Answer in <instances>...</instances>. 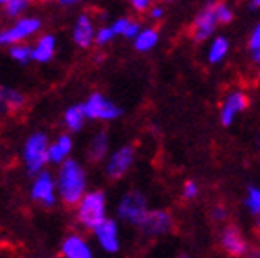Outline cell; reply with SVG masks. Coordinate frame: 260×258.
I'll return each mask as SVG.
<instances>
[{
	"mask_svg": "<svg viewBox=\"0 0 260 258\" xmlns=\"http://www.w3.org/2000/svg\"><path fill=\"white\" fill-rule=\"evenodd\" d=\"M58 201L67 208H76L89 191V174L78 159L71 157L56 170Z\"/></svg>",
	"mask_w": 260,
	"mask_h": 258,
	"instance_id": "6da1fadb",
	"label": "cell"
},
{
	"mask_svg": "<svg viewBox=\"0 0 260 258\" xmlns=\"http://www.w3.org/2000/svg\"><path fill=\"white\" fill-rule=\"evenodd\" d=\"M109 202L103 190H89L74 208V220L81 230L94 231L109 218Z\"/></svg>",
	"mask_w": 260,
	"mask_h": 258,
	"instance_id": "7a4b0ae2",
	"label": "cell"
},
{
	"mask_svg": "<svg viewBox=\"0 0 260 258\" xmlns=\"http://www.w3.org/2000/svg\"><path fill=\"white\" fill-rule=\"evenodd\" d=\"M49 145H51V139L45 132L37 130V132L29 134L25 137L24 145H22V165L25 168V174L29 177H35L40 172L47 170L49 165Z\"/></svg>",
	"mask_w": 260,
	"mask_h": 258,
	"instance_id": "3957f363",
	"label": "cell"
},
{
	"mask_svg": "<svg viewBox=\"0 0 260 258\" xmlns=\"http://www.w3.org/2000/svg\"><path fill=\"white\" fill-rule=\"evenodd\" d=\"M44 27L40 16L25 15L18 20L11 22L8 27L0 29V47H13L16 44H25V40L38 37Z\"/></svg>",
	"mask_w": 260,
	"mask_h": 258,
	"instance_id": "277c9868",
	"label": "cell"
},
{
	"mask_svg": "<svg viewBox=\"0 0 260 258\" xmlns=\"http://www.w3.org/2000/svg\"><path fill=\"white\" fill-rule=\"evenodd\" d=\"M29 199L37 206L44 210H53L58 204V191H56V177L53 172L44 170L38 175L31 179L29 184Z\"/></svg>",
	"mask_w": 260,
	"mask_h": 258,
	"instance_id": "5b68a950",
	"label": "cell"
},
{
	"mask_svg": "<svg viewBox=\"0 0 260 258\" xmlns=\"http://www.w3.org/2000/svg\"><path fill=\"white\" fill-rule=\"evenodd\" d=\"M148 206H146V197L139 190H128L121 195L116 206V215L118 220L130 224V226L138 228L141 220L145 218Z\"/></svg>",
	"mask_w": 260,
	"mask_h": 258,
	"instance_id": "8992f818",
	"label": "cell"
},
{
	"mask_svg": "<svg viewBox=\"0 0 260 258\" xmlns=\"http://www.w3.org/2000/svg\"><path fill=\"white\" fill-rule=\"evenodd\" d=\"M83 110H85L87 121H116L123 116V109L110 101L105 94L92 92L83 101Z\"/></svg>",
	"mask_w": 260,
	"mask_h": 258,
	"instance_id": "52a82bcc",
	"label": "cell"
},
{
	"mask_svg": "<svg viewBox=\"0 0 260 258\" xmlns=\"http://www.w3.org/2000/svg\"><path fill=\"white\" fill-rule=\"evenodd\" d=\"M136 161V146L123 145L116 148L105 161V175L109 181H119L130 172Z\"/></svg>",
	"mask_w": 260,
	"mask_h": 258,
	"instance_id": "ba28073f",
	"label": "cell"
},
{
	"mask_svg": "<svg viewBox=\"0 0 260 258\" xmlns=\"http://www.w3.org/2000/svg\"><path fill=\"white\" fill-rule=\"evenodd\" d=\"M138 230L146 238L162 237L174 230V217L167 210H148Z\"/></svg>",
	"mask_w": 260,
	"mask_h": 258,
	"instance_id": "9c48e42d",
	"label": "cell"
},
{
	"mask_svg": "<svg viewBox=\"0 0 260 258\" xmlns=\"http://www.w3.org/2000/svg\"><path fill=\"white\" fill-rule=\"evenodd\" d=\"M96 31L98 27L92 15L83 11L74 18L73 29H71V38H73L76 47L90 49L94 45V42H96Z\"/></svg>",
	"mask_w": 260,
	"mask_h": 258,
	"instance_id": "30bf717a",
	"label": "cell"
},
{
	"mask_svg": "<svg viewBox=\"0 0 260 258\" xmlns=\"http://www.w3.org/2000/svg\"><path fill=\"white\" fill-rule=\"evenodd\" d=\"M217 25H219V20H217V13H215V2H208L193 18V24H191L193 40L195 42L208 40L215 33Z\"/></svg>",
	"mask_w": 260,
	"mask_h": 258,
	"instance_id": "8fae6325",
	"label": "cell"
},
{
	"mask_svg": "<svg viewBox=\"0 0 260 258\" xmlns=\"http://www.w3.org/2000/svg\"><path fill=\"white\" fill-rule=\"evenodd\" d=\"M220 246L233 258H246V254L249 251L248 240H246L244 233L240 231V228L235 226V224H230V226H226L222 230V233H220Z\"/></svg>",
	"mask_w": 260,
	"mask_h": 258,
	"instance_id": "7c38bea8",
	"label": "cell"
},
{
	"mask_svg": "<svg viewBox=\"0 0 260 258\" xmlns=\"http://www.w3.org/2000/svg\"><path fill=\"white\" fill-rule=\"evenodd\" d=\"M94 240L105 253H118L121 247V237H119V224L114 218H107L102 226L92 231Z\"/></svg>",
	"mask_w": 260,
	"mask_h": 258,
	"instance_id": "4fadbf2b",
	"label": "cell"
},
{
	"mask_svg": "<svg viewBox=\"0 0 260 258\" xmlns=\"http://www.w3.org/2000/svg\"><path fill=\"white\" fill-rule=\"evenodd\" d=\"M60 253L61 258H94V251L89 240L76 231H71L63 237L60 244Z\"/></svg>",
	"mask_w": 260,
	"mask_h": 258,
	"instance_id": "5bb4252c",
	"label": "cell"
},
{
	"mask_svg": "<svg viewBox=\"0 0 260 258\" xmlns=\"http://www.w3.org/2000/svg\"><path fill=\"white\" fill-rule=\"evenodd\" d=\"M249 98L248 94H244L242 90H233L226 96L222 107H220V123L224 126H232L235 123L237 116L242 114L248 109Z\"/></svg>",
	"mask_w": 260,
	"mask_h": 258,
	"instance_id": "9a60e30c",
	"label": "cell"
},
{
	"mask_svg": "<svg viewBox=\"0 0 260 258\" xmlns=\"http://www.w3.org/2000/svg\"><path fill=\"white\" fill-rule=\"evenodd\" d=\"M74 150V139L73 134L61 132L54 139H51L49 145V165L61 166L65 161H69Z\"/></svg>",
	"mask_w": 260,
	"mask_h": 258,
	"instance_id": "2e32d148",
	"label": "cell"
},
{
	"mask_svg": "<svg viewBox=\"0 0 260 258\" xmlns=\"http://www.w3.org/2000/svg\"><path fill=\"white\" fill-rule=\"evenodd\" d=\"M25 107H27V96L22 90L0 85V117L22 112Z\"/></svg>",
	"mask_w": 260,
	"mask_h": 258,
	"instance_id": "e0dca14e",
	"label": "cell"
},
{
	"mask_svg": "<svg viewBox=\"0 0 260 258\" xmlns=\"http://www.w3.org/2000/svg\"><path fill=\"white\" fill-rule=\"evenodd\" d=\"M56 37L53 33H42L37 38V42L31 45L32 47V61L35 63H49L54 60L56 54Z\"/></svg>",
	"mask_w": 260,
	"mask_h": 258,
	"instance_id": "ac0fdd59",
	"label": "cell"
},
{
	"mask_svg": "<svg viewBox=\"0 0 260 258\" xmlns=\"http://www.w3.org/2000/svg\"><path fill=\"white\" fill-rule=\"evenodd\" d=\"M110 137L107 130H98L92 137H90L89 146H87V159L94 165L105 163L107 157L110 155Z\"/></svg>",
	"mask_w": 260,
	"mask_h": 258,
	"instance_id": "d6986e66",
	"label": "cell"
},
{
	"mask_svg": "<svg viewBox=\"0 0 260 258\" xmlns=\"http://www.w3.org/2000/svg\"><path fill=\"white\" fill-rule=\"evenodd\" d=\"M61 121H63L65 130L69 134H78L83 130L87 121V116H85V110H83V103H74V105H69L65 109L63 117H61Z\"/></svg>",
	"mask_w": 260,
	"mask_h": 258,
	"instance_id": "ffe728a7",
	"label": "cell"
},
{
	"mask_svg": "<svg viewBox=\"0 0 260 258\" xmlns=\"http://www.w3.org/2000/svg\"><path fill=\"white\" fill-rule=\"evenodd\" d=\"M31 8L27 0H4L0 6V11L6 18H9L11 22L18 20L22 16H25V11Z\"/></svg>",
	"mask_w": 260,
	"mask_h": 258,
	"instance_id": "44dd1931",
	"label": "cell"
},
{
	"mask_svg": "<svg viewBox=\"0 0 260 258\" xmlns=\"http://www.w3.org/2000/svg\"><path fill=\"white\" fill-rule=\"evenodd\" d=\"M159 42V31L154 27H145L141 33H139V37L134 40V47L136 51L139 53H148L152 49L157 45Z\"/></svg>",
	"mask_w": 260,
	"mask_h": 258,
	"instance_id": "7402d4cb",
	"label": "cell"
},
{
	"mask_svg": "<svg viewBox=\"0 0 260 258\" xmlns=\"http://www.w3.org/2000/svg\"><path fill=\"white\" fill-rule=\"evenodd\" d=\"M228 51H230V42L224 37H215V40L211 42L210 49H208V61L220 63L228 56Z\"/></svg>",
	"mask_w": 260,
	"mask_h": 258,
	"instance_id": "603a6c76",
	"label": "cell"
},
{
	"mask_svg": "<svg viewBox=\"0 0 260 258\" xmlns=\"http://www.w3.org/2000/svg\"><path fill=\"white\" fill-rule=\"evenodd\" d=\"M9 58L18 65H27L32 61V47L29 44H16L9 47Z\"/></svg>",
	"mask_w": 260,
	"mask_h": 258,
	"instance_id": "cb8c5ba5",
	"label": "cell"
},
{
	"mask_svg": "<svg viewBox=\"0 0 260 258\" xmlns=\"http://www.w3.org/2000/svg\"><path fill=\"white\" fill-rule=\"evenodd\" d=\"M244 206L248 208V211L253 215V217L260 218V188L258 186H248Z\"/></svg>",
	"mask_w": 260,
	"mask_h": 258,
	"instance_id": "d4e9b609",
	"label": "cell"
},
{
	"mask_svg": "<svg viewBox=\"0 0 260 258\" xmlns=\"http://www.w3.org/2000/svg\"><path fill=\"white\" fill-rule=\"evenodd\" d=\"M248 51H249V56L255 63L260 65V22L253 27L251 35H249V40H248Z\"/></svg>",
	"mask_w": 260,
	"mask_h": 258,
	"instance_id": "484cf974",
	"label": "cell"
},
{
	"mask_svg": "<svg viewBox=\"0 0 260 258\" xmlns=\"http://www.w3.org/2000/svg\"><path fill=\"white\" fill-rule=\"evenodd\" d=\"M114 38H116V35H114L112 27L109 25H100L96 31V42H94V45L96 47H105V45L112 44Z\"/></svg>",
	"mask_w": 260,
	"mask_h": 258,
	"instance_id": "4316f807",
	"label": "cell"
},
{
	"mask_svg": "<svg viewBox=\"0 0 260 258\" xmlns=\"http://www.w3.org/2000/svg\"><path fill=\"white\" fill-rule=\"evenodd\" d=\"M215 13L219 24H230L233 20V9L232 6L224 4V2H215Z\"/></svg>",
	"mask_w": 260,
	"mask_h": 258,
	"instance_id": "83f0119b",
	"label": "cell"
},
{
	"mask_svg": "<svg viewBox=\"0 0 260 258\" xmlns=\"http://www.w3.org/2000/svg\"><path fill=\"white\" fill-rule=\"evenodd\" d=\"M143 25L138 18H128V24H126V29H125V35L123 38H128V40H136L139 37V33L143 31Z\"/></svg>",
	"mask_w": 260,
	"mask_h": 258,
	"instance_id": "f1b7e54d",
	"label": "cell"
},
{
	"mask_svg": "<svg viewBox=\"0 0 260 258\" xmlns=\"http://www.w3.org/2000/svg\"><path fill=\"white\" fill-rule=\"evenodd\" d=\"M197 195H199V186H197V182H193V181L184 182L183 184V199H186V201H193Z\"/></svg>",
	"mask_w": 260,
	"mask_h": 258,
	"instance_id": "f546056e",
	"label": "cell"
},
{
	"mask_svg": "<svg viewBox=\"0 0 260 258\" xmlns=\"http://www.w3.org/2000/svg\"><path fill=\"white\" fill-rule=\"evenodd\" d=\"M126 24H128V16H119V18H116V20L110 24V27H112L116 37H123V35H125Z\"/></svg>",
	"mask_w": 260,
	"mask_h": 258,
	"instance_id": "4dcf8cb0",
	"label": "cell"
},
{
	"mask_svg": "<svg viewBox=\"0 0 260 258\" xmlns=\"http://www.w3.org/2000/svg\"><path fill=\"white\" fill-rule=\"evenodd\" d=\"M152 6L154 4H152L150 0H132L130 2V8L134 9L136 13H148Z\"/></svg>",
	"mask_w": 260,
	"mask_h": 258,
	"instance_id": "1f68e13d",
	"label": "cell"
},
{
	"mask_svg": "<svg viewBox=\"0 0 260 258\" xmlns=\"http://www.w3.org/2000/svg\"><path fill=\"white\" fill-rule=\"evenodd\" d=\"M210 215L215 222H224L228 218V210L224 206H215V208H211Z\"/></svg>",
	"mask_w": 260,
	"mask_h": 258,
	"instance_id": "d6a6232c",
	"label": "cell"
},
{
	"mask_svg": "<svg viewBox=\"0 0 260 258\" xmlns=\"http://www.w3.org/2000/svg\"><path fill=\"white\" fill-rule=\"evenodd\" d=\"M148 16H150V18H152L154 22L161 20L162 16H165V8H162L161 4H154V6L150 8V11H148Z\"/></svg>",
	"mask_w": 260,
	"mask_h": 258,
	"instance_id": "836d02e7",
	"label": "cell"
},
{
	"mask_svg": "<svg viewBox=\"0 0 260 258\" xmlns=\"http://www.w3.org/2000/svg\"><path fill=\"white\" fill-rule=\"evenodd\" d=\"M246 258H260V249L258 247L249 246V251H248V254H246Z\"/></svg>",
	"mask_w": 260,
	"mask_h": 258,
	"instance_id": "e575fe53",
	"label": "cell"
},
{
	"mask_svg": "<svg viewBox=\"0 0 260 258\" xmlns=\"http://www.w3.org/2000/svg\"><path fill=\"white\" fill-rule=\"evenodd\" d=\"M58 6H63V8H74V6H78V2L76 0H60Z\"/></svg>",
	"mask_w": 260,
	"mask_h": 258,
	"instance_id": "d590c367",
	"label": "cell"
},
{
	"mask_svg": "<svg viewBox=\"0 0 260 258\" xmlns=\"http://www.w3.org/2000/svg\"><path fill=\"white\" fill-rule=\"evenodd\" d=\"M248 8L249 9H260V0H253V2H249Z\"/></svg>",
	"mask_w": 260,
	"mask_h": 258,
	"instance_id": "8d00e7d4",
	"label": "cell"
},
{
	"mask_svg": "<svg viewBox=\"0 0 260 258\" xmlns=\"http://www.w3.org/2000/svg\"><path fill=\"white\" fill-rule=\"evenodd\" d=\"M255 148H256V152L260 153V130L256 132V137H255Z\"/></svg>",
	"mask_w": 260,
	"mask_h": 258,
	"instance_id": "74e56055",
	"label": "cell"
},
{
	"mask_svg": "<svg viewBox=\"0 0 260 258\" xmlns=\"http://www.w3.org/2000/svg\"><path fill=\"white\" fill-rule=\"evenodd\" d=\"M0 258H13V256H11V254H2Z\"/></svg>",
	"mask_w": 260,
	"mask_h": 258,
	"instance_id": "f35d334b",
	"label": "cell"
},
{
	"mask_svg": "<svg viewBox=\"0 0 260 258\" xmlns=\"http://www.w3.org/2000/svg\"><path fill=\"white\" fill-rule=\"evenodd\" d=\"M179 258H188V256H186V254H181V256H179Z\"/></svg>",
	"mask_w": 260,
	"mask_h": 258,
	"instance_id": "ab89813d",
	"label": "cell"
},
{
	"mask_svg": "<svg viewBox=\"0 0 260 258\" xmlns=\"http://www.w3.org/2000/svg\"><path fill=\"white\" fill-rule=\"evenodd\" d=\"M2 2H4V0H0V6H2Z\"/></svg>",
	"mask_w": 260,
	"mask_h": 258,
	"instance_id": "60d3db41",
	"label": "cell"
},
{
	"mask_svg": "<svg viewBox=\"0 0 260 258\" xmlns=\"http://www.w3.org/2000/svg\"><path fill=\"white\" fill-rule=\"evenodd\" d=\"M258 80H260V73H258Z\"/></svg>",
	"mask_w": 260,
	"mask_h": 258,
	"instance_id": "b9f144b4",
	"label": "cell"
},
{
	"mask_svg": "<svg viewBox=\"0 0 260 258\" xmlns=\"http://www.w3.org/2000/svg\"><path fill=\"white\" fill-rule=\"evenodd\" d=\"M56 258H61V256H56Z\"/></svg>",
	"mask_w": 260,
	"mask_h": 258,
	"instance_id": "7bdbcfd3",
	"label": "cell"
}]
</instances>
